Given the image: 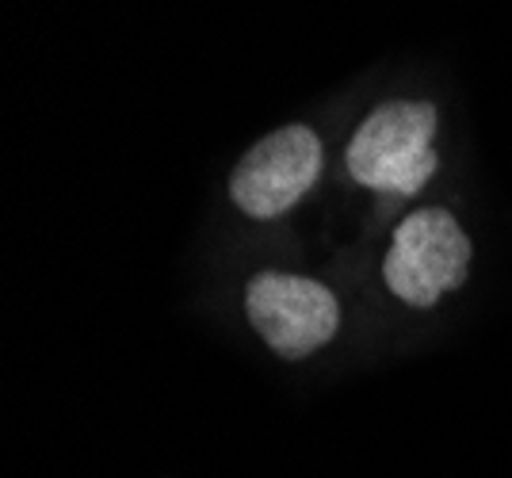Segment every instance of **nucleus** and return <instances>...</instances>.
Returning a JSON list of instances; mask_svg holds the SVG:
<instances>
[{
  "label": "nucleus",
  "instance_id": "obj_1",
  "mask_svg": "<svg viewBox=\"0 0 512 478\" xmlns=\"http://www.w3.org/2000/svg\"><path fill=\"white\" fill-rule=\"evenodd\" d=\"M436 127L440 115L425 100H390L375 108L348 142V176L383 196H417L440 165L432 150Z\"/></svg>",
  "mask_w": 512,
  "mask_h": 478
},
{
  "label": "nucleus",
  "instance_id": "obj_2",
  "mask_svg": "<svg viewBox=\"0 0 512 478\" xmlns=\"http://www.w3.org/2000/svg\"><path fill=\"white\" fill-rule=\"evenodd\" d=\"M470 276V238L444 207H421L398 222L383 261V280L394 299L428 310L459 291Z\"/></svg>",
  "mask_w": 512,
  "mask_h": 478
},
{
  "label": "nucleus",
  "instance_id": "obj_3",
  "mask_svg": "<svg viewBox=\"0 0 512 478\" xmlns=\"http://www.w3.org/2000/svg\"><path fill=\"white\" fill-rule=\"evenodd\" d=\"M245 314L283 360H302L341 329V303L325 283L295 272H256L245 283Z\"/></svg>",
  "mask_w": 512,
  "mask_h": 478
},
{
  "label": "nucleus",
  "instance_id": "obj_4",
  "mask_svg": "<svg viewBox=\"0 0 512 478\" xmlns=\"http://www.w3.org/2000/svg\"><path fill=\"white\" fill-rule=\"evenodd\" d=\"M321 138L302 123L264 134L230 173V199L249 218H279L299 203L321 176Z\"/></svg>",
  "mask_w": 512,
  "mask_h": 478
}]
</instances>
